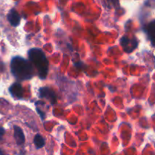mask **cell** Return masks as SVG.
Masks as SVG:
<instances>
[{"label": "cell", "instance_id": "obj_7", "mask_svg": "<svg viewBox=\"0 0 155 155\" xmlns=\"http://www.w3.org/2000/svg\"><path fill=\"white\" fill-rule=\"evenodd\" d=\"M145 32L148 36V39L151 42L154 46H155V20L150 22L145 27Z\"/></svg>", "mask_w": 155, "mask_h": 155}, {"label": "cell", "instance_id": "obj_2", "mask_svg": "<svg viewBox=\"0 0 155 155\" xmlns=\"http://www.w3.org/2000/svg\"><path fill=\"white\" fill-rule=\"evenodd\" d=\"M30 62L36 69L41 79H45L48 71V61L43 51L39 48H32L28 51Z\"/></svg>", "mask_w": 155, "mask_h": 155}, {"label": "cell", "instance_id": "obj_9", "mask_svg": "<svg viewBox=\"0 0 155 155\" xmlns=\"http://www.w3.org/2000/svg\"><path fill=\"white\" fill-rule=\"evenodd\" d=\"M33 142L37 148H41L45 145V139L41 135L37 134L33 139Z\"/></svg>", "mask_w": 155, "mask_h": 155}, {"label": "cell", "instance_id": "obj_5", "mask_svg": "<svg viewBox=\"0 0 155 155\" xmlns=\"http://www.w3.org/2000/svg\"><path fill=\"white\" fill-rule=\"evenodd\" d=\"M14 138L18 145H23L25 142L24 132L18 126H14Z\"/></svg>", "mask_w": 155, "mask_h": 155}, {"label": "cell", "instance_id": "obj_4", "mask_svg": "<svg viewBox=\"0 0 155 155\" xmlns=\"http://www.w3.org/2000/svg\"><path fill=\"white\" fill-rule=\"evenodd\" d=\"M39 96L41 98H47L51 104H55L57 101L54 92L48 87H43L39 89Z\"/></svg>", "mask_w": 155, "mask_h": 155}, {"label": "cell", "instance_id": "obj_3", "mask_svg": "<svg viewBox=\"0 0 155 155\" xmlns=\"http://www.w3.org/2000/svg\"><path fill=\"white\" fill-rule=\"evenodd\" d=\"M120 44L123 48H124V51L130 53L137 47L138 42L136 41V39L132 40V39H130L127 36H124V37L121 38Z\"/></svg>", "mask_w": 155, "mask_h": 155}, {"label": "cell", "instance_id": "obj_1", "mask_svg": "<svg viewBox=\"0 0 155 155\" xmlns=\"http://www.w3.org/2000/svg\"><path fill=\"white\" fill-rule=\"evenodd\" d=\"M11 70L14 77L19 80H30L34 75V68L30 61L15 57L11 61Z\"/></svg>", "mask_w": 155, "mask_h": 155}, {"label": "cell", "instance_id": "obj_6", "mask_svg": "<svg viewBox=\"0 0 155 155\" xmlns=\"http://www.w3.org/2000/svg\"><path fill=\"white\" fill-rule=\"evenodd\" d=\"M11 94L12 95V96L15 97L16 98H22L23 95H24V90H23V88L21 86V85L20 83H15V84L12 85V86L9 89Z\"/></svg>", "mask_w": 155, "mask_h": 155}, {"label": "cell", "instance_id": "obj_8", "mask_svg": "<svg viewBox=\"0 0 155 155\" xmlns=\"http://www.w3.org/2000/svg\"><path fill=\"white\" fill-rule=\"evenodd\" d=\"M8 19L10 24L14 27L18 26L20 24V21H21L19 14L14 9L9 12L8 15Z\"/></svg>", "mask_w": 155, "mask_h": 155}]
</instances>
